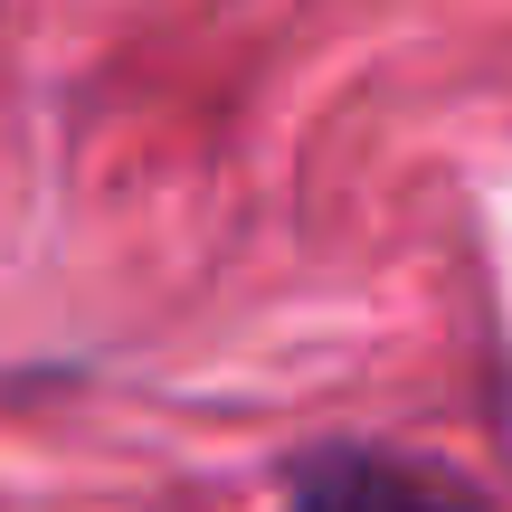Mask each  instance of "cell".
<instances>
[{
	"mask_svg": "<svg viewBox=\"0 0 512 512\" xmlns=\"http://www.w3.org/2000/svg\"><path fill=\"white\" fill-rule=\"evenodd\" d=\"M285 512H494L465 475L418 465L399 446H361V437H323L285 465Z\"/></svg>",
	"mask_w": 512,
	"mask_h": 512,
	"instance_id": "obj_1",
	"label": "cell"
}]
</instances>
